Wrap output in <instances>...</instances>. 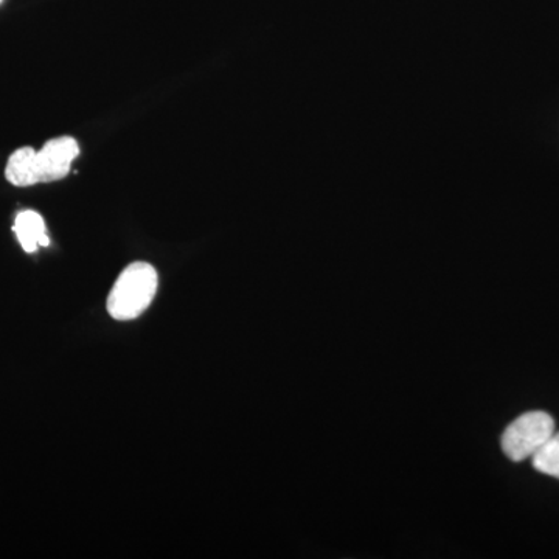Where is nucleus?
Segmentation results:
<instances>
[{"label":"nucleus","instance_id":"obj_1","mask_svg":"<svg viewBox=\"0 0 559 559\" xmlns=\"http://www.w3.org/2000/svg\"><path fill=\"white\" fill-rule=\"evenodd\" d=\"M79 154V143L72 138L51 139L39 151L24 146L11 154L5 178L16 187L55 182L69 175Z\"/></svg>","mask_w":559,"mask_h":559},{"label":"nucleus","instance_id":"obj_3","mask_svg":"<svg viewBox=\"0 0 559 559\" xmlns=\"http://www.w3.org/2000/svg\"><path fill=\"white\" fill-rule=\"evenodd\" d=\"M555 433L551 415L543 411L527 412L514 419L502 436V450L513 462L533 457Z\"/></svg>","mask_w":559,"mask_h":559},{"label":"nucleus","instance_id":"obj_4","mask_svg":"<svg viewBox=\"0 0 559 559\" xmlns=\"http://www.w3.org/2000/svg\"><path fill=\"white\" fill-rule=\"evenodd\" d=\"M13 230L25 252L33 253L38 250L39 246L47 248L50 245L46 234V223H44L43 216L33 210H24L16 216Z\"/></svg>","mask_w":559,"mask_h":559},{"label":"nucleus","instance_id":"obj_5","mask_svg":"<svg viewBox=\"0 0 559 559\" xmlns=\"http://www.w3.org/2000/svg\"><path fill=\"white\" fill-rule=\"evenodd\" d=\"M532 460L536 471L559 479V432H555Z\"/></svg>","mask_w":559,"mask_h":559},{"label":"nucleus","instance_id":"obj_6","mask_svg":"<svg viewBox=\"0 0 559 559\" xmlns=\"http://www.w3.org/2000/svg\"><path fill=\"white\" fill-rule=\"evenodd\" d=\"M0 3H2V0H0Z\"/></svg>","mask_w":559,"mask_h":559},{"label":"nucleus","instance_id":"obj_2","mask_svg":"<svg viewBox=\"0 0 559 559\" xmlns=\"http://www.w3.org/2000/svg\"><path fill=\"white\" fill-rule=\"evenodd\" d=\"M159 286L157 272L148 263H132L117 278L108 297V312L116 320L139 318L150 307Z\"/></svg>","mask_w":559,"mask_h":559}]
</instances>
